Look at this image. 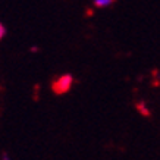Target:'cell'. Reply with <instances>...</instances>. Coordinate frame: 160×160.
<instances>
[{
    "label": "cell",
    "instance_id": "1",
    "mask_svg": "<svg viewBox=\"0 0 160 160\" xmlns=\"http://www.w3.org/2000/svg\"><path fill=\"white\" fill-rule=\"evenodd\" d=\"M73 85V77L71 73H63L60 77H58L53 82V91L56 94H65L68 92Z\"/></svg>",
    "mask_w": 160,
    "mask_h": 160
},
{
    "label": "cell",
    "instance_id": "2",
    "mask_svg": "<svg viewBox=\"0 0 160 160\" xmlns=\"http://www.w3.org/2000/svg\"><path fill=\"white\" fill-rule=\"evenodd\" d=\"M115 3V0H92V5L98 8V9H104V8H109Z\"/></svg>",
    "mask_w": 160,
    "mask_h": 160
},
{
    "label": "cell",
    "instance_id": "3",
    "mask_svg": "<svg viewBox=\"0 0 160 160\" xmlns=\"http://www.w3.org/2000/svg\"><path fill=\"white\" fill-rule=\"evenodd\" d=\"M138 110L141 112V113H144V115H148V110H147V107H146V104L144 103H138Z\"/></svg>",
    "mask_w": 160,
    "mask_h": 160
},
{
    "label": "cell",
    "instance_id": "4",
    "mask_svg": "<svg viewBox=\"0 0 160 160\" xmlns=\"http://www.w3.org/2000/svg\"><path fill=\"white\" fill-rule=\"evenodd\" d=\"M5 35H6V27L0 22V41L5 38Z\"/></svg>",
    "mask_w": 160,
    "mask_h": 160
},
{
    "label": "cell",
    "instance_id": "5",
    "mask_svg": "<svg viewBox=\"0 0 160 160\" xmlns=\"http://www.w3.org/2000/svg\"><path fill=\"white\" fill-rule=\"evenodd\" d=\"M2 160H12V159H10V156L8 154V153H3V154H2Z\"/></svg>",
    "mask_w": 160,
    "mask_h": 160
}]
</instances>
